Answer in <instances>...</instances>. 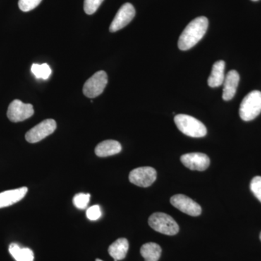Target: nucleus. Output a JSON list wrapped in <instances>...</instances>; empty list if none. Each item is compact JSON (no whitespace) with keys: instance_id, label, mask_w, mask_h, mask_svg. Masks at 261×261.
<instances>
[{"instance_id":"12","label":"nucleus","mask_w":261,"mask_h":261,"mask_svg":"<svg viewBox=\"0 0 261 261\" xmlns=\"http://www.w3.org/2000/svg\"><path fill=\"white\" fill-rule=\"evenodd\" d=\"M240 82V75L237 70H230L225 76L224 89H223V99L225 101H229L234 97Z\"/></svg>"},{"instance_id":"6","label":"nucleus","mask_w":261,"mask_h":261,"mask_svg":"<svg viewBox=\"0 0 261 261\" xmlns=\"http://www.w3.org/2000/svg\"><path fill=\"white\" fill-rule=\"evenodd\" d=\"M56 128L57 123L55 120H44L25 134V140L29 143H37L51 135Z\"/></svg>"},{"instance_id":"2","label":"nucleus","mask_w":261,"mask_h":261,"mask_svg":"<svg viewBox=\"0 0 261 261\" xmlns=\"http://www.w3.org/2000/svg\"><path fill=\"white\" fill-rule=\"evenodd\" d=\"M174 122L184 135L194 138H200L207 135V128L202 122L191 116L178 114L174 117Z\"/></svg>"},{"instance_id":"21","label":"nucleus","mask_w":261,"mask_h":261,"mask_svg":"<svg viewBox=\"0 0 261 261\" xmlns=\"http://www.w3.org/2000/svg\"><path fill=\"white\" fill-rule=\"evenodd\" d=\"M104 0H84V10L87 15H92L99 8Z\"/></svg>"},{"instance_id":"4","label":"nucleus","mask_w":261,"mask_h":261,"mask_svg":"<svg viewBox=\"0 0 261 261\" xmlns=\"http://www.w3.org/2000/svg\"><path fill=\"white\" fill-rule=\"evenodd\" d=\"M148 224L152 229L163 234L173 236L179 231V226L176 221L164 213H154L151 215Z\"/></svg>"},{"instance_id":"3","label":"nucleus","mask_w":261,"mask_h":261,"mask_svg":"<svg viewBox=\"0 0 261 261\" xmlns=\"http://www.w3.org/2000/svg\"><path fill=\"white\" fill-rule=\"evenodd\" d=\"M261 113V92L252 91L245 96L240 107V116L244 121L255 119Z\"/></svg>"},{"instance_id":"13","label":"nucleus","mask_w":261,"mask_h":261,"mask_svg":"<svg viewBox=\"0 0 261 261\" xmlns=\"http://www.w3.org/2000/svg\"><path fill=\"white\" fill-rule=\"evenodd\" d=\"M28 192V188L25 187L15 190H7L0 193V208L8 207L17 203L23 199Z\"/></svg>"},{"instance_id":"20","label":"nucleus","mask_w":261,"mask_h":261,"mask_svg":"<svg viewBox=\"0 0 261 261\" xmlns=\"http://www.w3.org/2000/svg\"><path fill=\"white\" fill-rule=\"evenodd\" d=\"M89 200H90L89 194L80 193L74 196L73 202L77 208L85 209L88 206Z\"/></svg>"},{"instance_id":"5","label":"nucleus","mask_w":261,"mask_h":261,"mask_svg":"<svg viewBox=\"0 0 261 261\" xmlns=\"http://www.w3.org/2000/svg\"><path fill=\"white\" fill-rule=\"evenodd\" d=\"M108 82V75L104 70L94 73L84 84L83 93L86 97L95 98L102 93Z\"/></svg>"},{"instance_id":"14","label":"nucleus","mask_w":261,"mask_h":261,"mask_svg":"<svg viewBox=\"0 0 261 261\" xmlns=\"http://www.w3.org/2000/svg\"><path fill=\"white\" fill-rule=\"evenodd\" d=\"M121 149L122 146L118 141L106 140L98 144L95 148V154L98 157H108L119 153Z\"/></svg>"},{"instance_id":"25","label":"nucleus","mask_w":261,"mask_h":261,"mask_svg":"<svg viewBox=\"0 0 261 261\" xmlns=\"http://www.w3.org/2000/svg\"><path fill=\"white\" fill-rule=\"evenodd\" d=\"M95 261H103L102 260H100V259H96V260Z\"/></svg>"},{"instance_id":"18","label":"nucleus","mask_w":261,"mask_h":261,"mask_svg":"<svg viewBox=\"0 0 261 261\" xmlns=\"http://www.w3.org/2000/svg\"><path fill=\"white\" fill-rule=\"evenodd\" d=\"M9 252L16 261H34V255L29 248H20L17 244H10Z\"/></svg>"},{"instance_id":"23","label":"nucleus","mask_w":261,"mask_h":261,"mask_svg":"<svg viewBox=\"0 0 261 261\" xmlns=\"http://www.w3.org/2000/svg\"><path fill=\"white\" fill-rule=\"evenodd\" d=\"M250 190L255 197L261 202V176H255L250 183Z\"/></svg>"},{"instance_id":"9","label":"nucleus","mask_w":261,"mask_h":261,"mask_svg":"<svg viewBox=\"0 0 261 261\" xmlns=\"http://www.w3.org/2000/svg\"><path fill=\"white\" fill-rule=\"evenodd\" d=\"M135 15V7L130 3H125L118 10V13L110 25V32H116L124 28L133 20Z\"/></svg>"},{"instance_id":"17","label":"nucleus","mask_w":261,"mask_h":261,"mask_svg":"<svg viewBox=\"0 0 261 261\" xmlns=\"http://www.w3.org/2000/svg\"><path fill=\"white\" fill-rule=\"evenodd\" d=\"M140 253L145 261H159L162 253V249L158 244L146 243L141 247Z\"/></svg>"},{"instance_id":"8","label":"nucleus","mask_w":261,"mask_h":261,"mask_svg":"<svg viewBox=\"0 0 261 261\" xmlns=\"http://www.w3.org/2000/svg\"><path fill=\"white\" fill-rule=\"evenodd\" d=\"M34 113V110L32 105L25 104L19 99H15L10 103L7 116L10 121L17 123L28 119Z\"/></svg>"},{"instance_id":"26","label":"nucleus","mask_w":261,"mask_h":261,"mask_svg":"<svg viewBox=\"0 0 261 261\" xmlns=\"http://www.w3.org/2000/svg\"><path fill=\"white\" fill-rule=\"evenodd\" d=\"M252 1L256 2V1H258V0H252Z\"/></svg>"},{"instance_id":"15","label":"nucleus","mask_w":261,"mask_h":261,"mask_svg":"<svg viewBox=\"0 0 261 261\" xmlns=\"http://www.w3.org/2000/svg\"><path fill=\"white\" fill-rule=\"evenodd\" d=\"M225 67H226V63L224 61H219L214 63L210 76L207 80L209 87L215 88L224 84L225 76H226L224 73Z\"/></svg>"},{"instance_id":"19","label":"nucleus","mask_w":261,"mask_h":261,"mask_svg":"<svg viewBox=\"0 0 261 261\" xmlns=\"http://www.w3.org/2000/svg\"><path fill=\"white\" fill-rule=\"evenodd\" d=\"M32 72L38 80L42 79V80H47L50 76L51 70L47 63H43L42 65L34 63L32 66Z\"/></svg>"},{"instance_id":"27","label":"nucleus","mask_w":261,"mask_h":261,"mask_svg":"<svg viewBox=\"0 0 261 261\" xmlns=\"http://www.w3.org/2000/svg\"><path fill=\"white\" fill-rule=\"evenodd\" d=\"M260 241H261V232L260 233Z\"/></svg>"},{"instance_id":"16","label":"nucleus","mask_w":261,"mask_h":261,"mask_svg":"<svg viewBox=\"0 0 261 261\" xmlns=\"http://www.w3.org/2000/svg\"><path fill=\"white\" fill-rule=\"evenodd\" d=\"M128 247L129 244L128 240L126 238H119L110 245L108 252L115 261L121 260L126 257Z\"/></svg>"},{"instance_id":"24","label":"nucleus","mask_w":261,"mask_h":261,"mask_svg":"<svg viewBox=\"0 0 261 261\" xmlns=\"http://www.w3.org/2000/svg\"><path fill=\"white\" fill-rule=\"evenodd\" d=\"M101 216H102V212L99 205H93L87 209V217L90 221H96L99 219Z\"/></svg>"},{"instance_id":"22","label":"nucleus","mask_w":261,"mask_h":261,"mask_svg":"<svg viewBox=\"0 0 261 261\" xmlns=\"http://www.w3.org/2000/svg\"><path fill=\"white\" fill-rule=\"evenodd\" d=\"M42 0H19L18 7L23 12H29L35 9Z\"/></svg>"},{"instance_id":"11","label":"nucleus","mask_w":261,"mask_h":261,"mask_svg":"<svg viewBox=\"0 0 261 261\" xmlns=\"http://www.w3.org/2000/svg\"><path fill=\"white\" fill-rule=\"evenodd\" d=\"M180 160L185 167L192 171H205L211 163L208 156L201 152H192L183 154Z\"/></svg>"},{"instance_id":"10","label":"nucleus","mask_w":261,"mask_h":261,"mask_svg":"<svg viewBox=\"0 0 261 261\" xmlns=\"http://www.w3.org/2000/svg\"><path fill=\"white\" fill-rule=\"evenodd\" d=\"M170 202L173 207L189 216H198L202 213L201 206L186 195H173Z\"/></svg>"},{"instance_id":"7","label":"nucleus","mask_w":261,"mask_h":261,"mask_svg":"<svg viewBox=\"0 0 261 261\" xmlns=\"http://www.w3.org/2000/svg\"><path fill=\"white\" fill-rule=\"evenodd\" d=\"M130 183L140 187H148L155 181L157 171L152 167H140L132 170L128 176Z\"/></svg>"},{"instance_id":"1","label":"nucleus","mask_w":261,"mask_h":261,"mask_svg":"<svg viewBox=\"0 0 261 261\" xmlns=\"http://www.w3.org/2000/svg\"><path fill=\"white\" fill-rule=\"evenodd\" d=\"M207 28L208 20L206 17L200 16L192 20L178 39L179 49L187 51L195 46L205 36Z\"/></svg>"}]
</instances>
